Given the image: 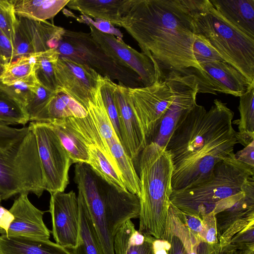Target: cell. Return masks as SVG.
<instances>
[{
	"mask_svg": "<svg viewBox=\"0 0 254 254\" xmlns=\"http://www.w3.org/2000/svg\"><path fill=\"white\" fill-rule=\"evenodd\" d=\"M18 23V17L15 14L12 6L0 11V30L14 44L15 30Z\"/></svg>",
	"mask_w": 254,
	"mask_h": 254,
	"instance_id": "39",
	"label": "cell"
},
{
	"mask_svg": "<svg viewBox=\"0 0 254 254\" xmlns=\"http://www.w3.org/2000/svg\"><path fill=\"white\" fill-rule=\"evenodd\" d=\"M132 0H69L66 6L82 14L121 27L122 18Z\"/></svg>",
	"mask_w": 254,
	"mask_h": 254,
	"instance_id": "19",
	"label": "cell"
},
{
	"mask_svg": "<svg viewBox=\"0 0 254 254\" xmlns=\"http://www.w3.org/2000/svg\"><path fill=\"white\" fill-rule=\"evenodd\" d=\"M14 47L12 42L0 30V73L13 61Z\"/></svg>",
	"mask_w": 254,
	"mask_h": 254,
	"instance_id": "42",
	"label": "cell"
},
{
	"mask_svg": "<svg viewBox=\"0 0 254 254\" xmlns=\"http://www.w3.org/2000/svg\"><path fill=\"white\" fill-rule=\"evenodd\" d=\"M79 209V228L72 254H102L94 228L82 198L77 195Z\"/></svg>",
	"mask_w": 254,
	"mask_h": 254,
	"instance_id": "26",
	"label": "cell"
},
{
	"mask_svg": "<svg viewBox=\"0 0 254 254\" xmlns=\"http://www.w3.org/2000/svg\"><path fill=\"white\" fill-rule=\"evenodd\" d=\"M139 166L138 231L143 235L162 239L173 191V166L170 154L165 147L151 142L141 152Z\"/></svg>",
	"mask_w": 254,
	"mask_h": 254,
	"instance_id": "5",
	"label": "cell"
},
{
	"mask_svg": "<svg viewBox=\"0 0 254 254\" xmlns=\"http://www.w3.org/2000/svg\"><path fill=\"white\" fill-rule=\"evenodd\" d=\"M204 227L202 242L212 245L218 243L215 214L213 211L202 218Z\"/></svg>",
	"mask_w": 254,
	"mask_h": 254,
	"instance_id": "41",
	"label": "cell"
},
{
	"mask_svg": "<svg viewBox=\"0 0 254 254\" xmlns=\"http://www.w3.org/2000/svg\"><path fill=\"white\" fill-rule=\"evenodd\" d=\"M33 54L35 53L29 37L22 21L18 17L14 44V60L28 57Z\"/></svg>",
	"mask_w": 254,
	"mask_h": 254,
	"instance_id": "36",
	"label": "cell"
},
{
	"mask_svg": "<svg viewBox=\"0 0 254 254\" xmlns=\"http://www.w3.org/2000/svg\"><path fill=\"white\" fill-rule=\"evenodd\" d=\"M163 79L171 90L173 99L149 143L154 142L166 148L179 121L196 103L198 85L195 76L190 71L182 73L171 71L166 73Z\"/></svg>",
	"mask_w": 254,
	"mask_h": 254,
	"instance_id": "10",
	"label": "cell"
},
{
	"mask_svg": "<svg viewBox=\"0 0 254 254\" xmlns=\"http://www.w3.org/2000/svg\"><path fill=\"white\" fill-rule=\"evenodd\" d=\"M163 240L169 241L171 247L169 254H187L180 240L174 236H165Z\"/></svg>",
	"mask_w": 254,
	"mask_h": 254,
	"instance_id": "47",
	"label": "cell"
},
{
	"mask_svg": "<svg viewBox=\"0 0 254 254\" xmlns=\"http://www.w3.org/2000/svg\"><path fill=\"white\" fill-rule=\"evenodd\" d=\"M178 210L183 222L191 232L199 237L202 241L204 227L202 219L199 216L187 214Z\"/></svg>",
	"mask_w": 254,
	"mask_h": 254,
	"instance_id": "43",
	"label": "cell"
},
{
	"mask_svg": "<svg viewBox=\"0 0 254 254\" xmlns=\"http://www.w3.org/2000/svg\"><path fill=\"white\" fill-rule=\"evenodd\" d=\"M54 72L59 92L86 109L98 88L99 74L86 65L63 57L54 64Z\"/></svg>",
	"mask_w": 254,
	"mask_h": 254,
	"instance_id": "13",
	"label": "cell"
},
{
	"mask_svg": "<svg viewBox=\"0 0 254 254\" xmlns=\"http://www.w3.org/2000/svg\"><path fill=\"white\" fill-rule=\"evenodd\" d=\"M74 181L92 221L102 254H115L114 241L117 232L127 221L139 217V197L109 183L87 163L76 164Z\"/></svg>",
	"mask_w": 254,
	"mask_h": 254,
	"instance_id": "3",
	"label": "cell"
},
{
	"mask_svg": "<svg viewBox=\"0 0 254 254\" xmlns=\"http://www.w3.org/2000/svg\"><path fill=\"white\" fill-rule=\"evenodd\" d=\"M1 200H1V197H0V202H1Z\"/></svg>",
	"mask_w": 254,
	"mask_h": 254,
	"instance_id": "50",
	"label": "cell"
},
{
	"mask_svg": "<svg viewBox=\"0 0 254 254\" xmlns=\"http://www.w3.org/2000/svg\"><path fill=\"white\" fill-rule=\"evenodd\" d=\"M69 0H11L17 17L35 21H44L54 17Z\"/></svg>",
	"mask_w": 254,
	"mask_h": 254,
	"instance_id": "24",
	"label": "cell"
},
{
	"mask_svg": "<svg viewBox=\"0 0 254 254\" xmlns=\"http://www.w3.org/2000/svg\"><path fill=\"white\" fill-rule=\"evenodd\" d=\"M238 109L240 119L233 123L238 125L237 138L239 143L246 146L254 140V84L240 96Z\"/></svg>",
	"mask_w": 254,
	"mask_h": 254,
	"instance_id": "28",
	"label": "cell"
},
{
	"mask_svg": "<svg viewBox=\"0 0 254 254\" xmlns=\"http://www.w3.org/2000/svg\"><path fill=\"white\" fill-rule=\"evenodd\" d=\"M190 72L195 76L198 93L217 94L218 92L240 97L253 84L239 71L225 62L200 63L198 69H192Z\"/></svg>",
	"mask_w": 254,
	"mask_h": 254,
	"instance_id": "14",
	"label": "cell"
},
{
	"mask_svg": "<svg viewBox=\"0 0 254 254\" xmlns=\"http://www.w3.org/2000/svg\"><path fill=\"white\" fill-rule=\"evenodd\" d=\"M192 51L198 64L210 61L225 62L209 42L200 34H195Z\"/></svg>",
	"mask_w": 254,
	"mask_h": 254,
	"instance_id": "35",
	"label": "cell"
},
{
	"mask_svg": "<svg viewBox=\"0 0 254 254\" xmlns=\"http://www.w3.org/2000/svg\"><path fill=\"white\" fill-rule=\"evenodd\" d=\"M88 115L82 106L63 92H58L35 122L49 123L55 120L74 117L83 118Z\"/></svg>",
	"mask_w": 254,
	"mask_h": 254,
	"instance_id": "25",
	"label": "cell"
},
{
	"mask_svg": "<svg viewBox=\"0 0 254 254\" xmlns=\"http://www.w3.org/2000/svg\"><path fill=\"white\" fill-rule=\"evenodd\" d=\"M44 190L36 139L29 128L10 150L0 151V196L6 200L15 195L32 193L39 197Z\"/></svg>",
	"mask_w": 254,
	"mask_h": 254,
	"instance_id": "7",
	"label": "cell"
},
{
	"mask_svg": "<svg viewBox=\"0 0 254 254\" xmlns=\"http://www.w3.org/2000/svg\"><path fill=\"white\" fill-rule=\"evenodd\" d=\"M88 25L93 39L108 55L132 69L143 86H150L159 79L152 62L146 55L137 51L123 39L103 33L90 24Z\"/></svg>",
	"mask_w": 254,
	"mask_h": 254,
	"instance_id": "16",
	"label": "cell"
},
{
	"mask_svg": "<svg viewBox=\"0 0 254 254\" xmlns=\"http://www.w3.org/2000/svg\"><path fill=\"white\" fill-rule=\"evenodd\" d=\"M235 157L241 162L254 168V140L235 154Z\"/></svg>",
	"mask_w": 254,
	"mask_h": 254,
	"instance_id": "44",
	"label": "cell"
},
{
	"mask_svg": "<svg viewBox=\"0 0 254 254\" xmlns=\"http://www.w3.org/2000/svg\"><path fill=\"white\" fill-rule=\"evenodd\" d=\"M171 245L165 240L155 239L153 242L154 254H169Z\"/></svg>",
	"mask_w": 254,
	"mask_h": 254,
	"instance_id": "48",
	"label": "cell"
},
{
	"mask_svg": "<svg viewBox=\"0 0 254 254\" xmlns=\"http://www.w3.org/2000/svg\"><path fill=\"white\" fill-rule=\"evenodd\" d=\"M234 115L216 99L208 111L196 103L181 119L166 147L173 166V190L208 180L217 163L234 155L239 142L232 125Z\"/></svg>",
	"mask_w": 254,
	"mask_h": 254,
	"instance_id": "2",
	"label": "cell"
},
{
	"mask_svg": "<svg viewBox=\"0 0 254 254\" xmlns=\"http://www.w3.org/2000/svg\"><path fill=\"white\" fill-rule=\"evenodd\" d=\"M227 22L254 39V0H209Z\"/></svg>",
	"mask_w": 254,
	"mask_h": 254,
	"instance_id": "20",
	"label": "cell"
},
{
	"mask_svg": "<svg viewBox=\"0 0 254 254\" xmlns=\"http://www.w3.org/2000/svg\"><path fill=\"white\" fill-rule=\"evenodd\" d=\"M29 121L24 105L11 88L0 81V125H26Z\"/></svg>",
	"mask_w": 254,
	"mask_h": 254,
	"instance_id": "27",
	"label": "cell"
},
{
	"mask_svg": "<svg viewBox=\"0 0 254 254\" xmlns=\"http://www.w3.org/2000/svg\"><path fill=\"white\" fill-rule=\"evenodd\" d=\"M28 127L35 137L45 190L50 193L64 191L73 163L69 154L49 124L31 122Z\"/></svg>",
	"mask_w": 254,
	"mask_h": 254,
	"instance_id": "9",
	"label": "cell"
},
{
	"mask_svg": "<svg viewBox=\"0 0 254 254\" xmlns=\"http://www.w3.org/2000/svg\"><path fill=\"white\" fill-rule=\"evenodd\" d=\"M165 236L177 237L187 254H197V247L202 241L187 227L180 216L178 209L172 204L169 207L163 237Z\"/></svg>",
	"mask_w": 254,
	"mask_h": 254,
	"instance_id": "29",
	"label": "cell"
},
{
	"mask_svg": "<svg viewBox=\"0 0 254 254\" xmlns=\"http://www.w3.org/2000/svg\"><path fill=\"white\" fill-rule=\"evenodd\" d=\"M19 18L24 26L35 53L57 48L65 29L47 21H35Z\"/></svg>",
	"mask_w": 254,
	"mask_h": 254,
	"instance_id": "23",
	"label": "cell"
},
{
	"mask_svg": "<svg viewBox=\"0 0 254 254\" xmlns=\"http://www.w3.org/2000/svg\"><path fill=\"white\" fill-rule=\"evenodd\" d=\"M35 65L34 54L18 58L3 68L0 73V81L10 86L33 72Z\"/></svg>",
	"mask_w": 254,
	"mask_h": 254,
	"instance_id": "32",
	"label": "cell"
},
{
	"mask_svg": "<svg viewBox=\"0 0 254 254\" xmlns=\"http://www.w3.org/2000/svg\"><path fill=\"white\" fill-rule=\"evenodd\" d=\"M58 92L53 91L39 84L24 105L29 121L35 122Z\"/></svg>",
	"mask_w": 254,
	"mask_h": 254,
	"instance_id": "34",
	"label": "cell"
},
{
	"mask_svg": "<svg viewBox=\"0 0 254 254\" xmlns=\"http://www.w3.org/2000/svg\"><path fill=\"white\" fill-rule=\"evenodd\" d=\"M207 0H132L121 27L152 62L159 79L165 71L198 69L193 54V15Z\"/></svg>",
	"mask_w": 254,
	"mask_h": 254,
	"instance_id": "1",
	"label": "cell"
},
{
	"mask_svg": "<svg viewBox=\"0 0 254 254\" xmlns=\"http://www.w3.org/2000/svg\"><path fill=\"white\" fill-rule=\"evenodd\" d=\"M39 84L34 70L33 72L29 75L8 86L19 98L24 107L25 104L30 98Z\"/></svg>",
	"mask_w": 254,
	"mask_h": 254,
	"instance_id": "38",
	"label": "cell"
},
{
	"mask_svg": "<svg viewBox=\"0 0 254 254\" xmlns=\"http://www.w3.org/2000/svg\"><path fill=\"white\" fill-rule=\"evenodd\" d=\"M29 130L28 127L16 128L0 125V151L10 150L23 139Z\"/></svg>",
	"mask_w": 254,
	"mask_h": 254,
	"instance_id": "37",
	"label": "cell"
},
{
	"mask_svg": "<svg viewBox=\"0 0 254 254\" xmlns=\"http://www.w3.org/2000/svg\"><path fill=\"white\" fill-rule=\"evenodd\" d=\"M116 85L117 83L110 78L99 75L98 86L102 100L116 133L121 142L119 120L113 97Z\"/></svg>",
	"mask_w": 254,
	"mask_h": 254,
	"instance_id": "33",
	"label": "cell"
},
{
	"mask_svg": "<svg viewBox=\"0 0 254 254\" xmlns=\"http://www.w3.org/2000/svg\"><path fill=\"white\" fill-rule=\"evenodd\" d=\"M49 210L52 233L57 244L68 250L77 243L79 228V209L75 192L51 193Z\"/></svg>",
	"mask_w": 254,
	"mask_h": 254,
	"instance_id": "15",
	"label": "cell"
},
{
	"mask_svg": "<svg viewBox=\"0 0 254 254\" xmlns=\"http://www.w3.org/2000/svg\"><path fill=\"white\" fill-rule=\"evenodd\" d=\"M195 34L203 36L221 58L254 83V39L225 20L209 0L193 15Z\"/></svg>",
	"mask_w": 254,
	"mask_h": 254,
	"instance_id": "6",
	"label": "cell"
},
{
	"mask_svg": "<svg viewBox=\"0 0 254 254\" xmlns=\"http://www.w3.org/2000/svg\"><path fill=\"white\" fill-rule=\"evenodd\" d=\"M49 124L67 151L73 163H88V146L96 145L109 161L107 153L91 116L55 120Z\"/></svg>",
	"mask_w": 254,
	"mask_h": 254,
	"instance_id": "12",
	"label": "cell"
},
{
	"mask_svg": "<svg viewBox=\"0 0 254 254\" xmlns=\"http://www.w3.org/2000/svg\"><path fill=\"white\" fill-rule=\"evenodd\" d=\"M28 194H20L14 200L9 210L14 219L4 235L49 240L50 231L43 221L44 212L32 204Z\"/></svg>",
	"mask_w": 254,
	"mask_h": 254,
	"instance_id": "18",
	"label": "cell"
},
{
	"mask_svg": "<svg viewBox=\"0 0 254 254\" xmlns=\"http://www.w3.org/2000/svg\"><path fill=\"white\" fill-rule=\"evenodd\" d=\"M34 56V73L39 83L53 91L59 92L54 72V64L60 57L57 50L51 49L35 53Z\"/></svg>",
	"mask_w": 254,
	"mask_h": 254,
	"instance_id": "30",
	"label": "cell"
},
{
	"mask_svg": "<svg viewBox=\"0 0 254 254\" xmlns=\"http://www.w3.org/2000/svg\"><path fill=\"white\" fill-rule=\"evenodd\" d=\"M155 238L140 233L131 220L126 222L117 232L114 241L115 254H154Z\"/></svg>",
	"mask_w": 254,
	"mask_h": 254,
	"instance_id": "22",
	"label": "cell"
},
{
	"mask_svg": "<svg viewBox=\"0 0 254 254\" xmlns=\"http://www.w3.org/2000/svg\"><path fill=\"white\" fill-rule=\"evenodd\" d=\"M222 248L218 254H254V244L235 246L230 244Z\"/></svg>",
	"mask_w": 254,
	"mask_h": 254,
	"instance_id": "45",
	"label": "cell"
},
{
	"mask_svg": "<svg viewBox=\"0 0 254 254\" xmlns=\"http://www.w3.org/2000/svg\"><path fill=\"white\" fill-rule=\"evenodd\" d=\"M254 175V168L237 160L234 154L217 163L208 180L192 187L173 190L171 204L201 218L213 211L216 214L244 195L245 183Z\"/></svg>",
	"mask_w": 254,
	"mask_h": 254,
	"instance_id": "4",
	"label": "cell"
},
{
	"mask_svg": "<svg viewBox=\"0 0 254 254\" xmlns=\"http://www.w3.org/2000/svg\"><path fill=\"white\" fill-rule=\"evenodd\" d=\"M129 101L148 145L166 111L173 94L163 79L148 86L128 87Z\"/></svg>",
	"mask_w": 254,
	"mask_h": 254,
	"instance_id": "11",
	"label": "cell"
},
{
	"mask_svg": "<svg viewBox=\"0 0 254 254\" xmlns=\"http://www.w3.org/2000/svg\"><path fill=\"white\" fill-rule=\"evenodd\" d=\"M0 254H72L67 249L49 240L20 236H0Z\"/></svg>",
	"mask_w": 254,
	"mask_h": 254,
	"instance_id": "21",
	"label": "cell"
},
{
	"mask_svg": "<svg viewBox=\"0 0 254 254\" xmlns=\"http://www.w3.org/2000/svg\"><path fill=\"white\" fill-rule=\"evenodd\" d=\"M12 6L11 0H0V11Z\"/></svg>",
	"mask_w": 254,
	"mask_h": 254,
	"instance_id": "49",
	"label": "cell"
},
{
	"mask_svg": "<svg viewBox=\"0 0 254 254\" xmlns=\"http://www.w3.org/2000/svg\"><path fill=\"white\" fill-rule=\"evenodd\" d=\"M60 57L86 65L99 75L117 80L129 88L143 87L137 74L130 67L108 55L91 34L64 29L56 49Z\"/></svg>",
	"mask_w": 254,
	"mask_h": 254,
	"instance_id": "8",
	"label": "cell"
},
{
	"mask_svg": "<svg viewBox=\"0 0 254 254\" xmlns=\"http://www.w3.org/2000/svg\"><path fill=\"white\" fill-rule=\"evenodd\" d=\"M70 16L74 17L80 22L84 23L87 25L90 24L103 33L112 34L119 39H123V35L121 32L106 20L96 19V21H93L90 17L83 14L80 15L79 17H77L72 14Z\"/></svg>",
	"mask_w": 254,
	"mask_h": 254,
	"instance_id": "40",
	"label": "cell"
},
{
	"mask_svg": "<svg viewBox=\"0 0 254 254\" xmlns=\"http://www.w3.org/2000/svg\"><path fill=\"white\" fill-rule=\"evenodd\" d=\"M88 155L87 164L96 172L109 183L124 190H127L121 175L115 169L96 145H89Z\"/></svg>",
	"mask_w": 254,
	"mask_h": 254,
	"instance_id": "31",
	"label": "cell"
},
{
	"mask_svg": "<svg viewBox=\"0 0 254 254\" xmlns=\"http://www.w3.org/2000/svg\"><path fill=\"white\" fill-rule=\"evenodd\" d=\"M119 120L121 142L133 161L147 146V142L130 103L128 87L117 84L113 92Z\"/></svg>",
	"mask_w": 254,
	"mask_h": 254,
	"instance_id": "17",
	"label": "cell"
},
{
	"mask_svg": "<svg viewBox=\"0 0 254 254\" xmlns=\"http://www.w3.org/2000/svg\"><path fill=\"white\" fill-rule=\"evenodd\" d=\"M14 219V216L9 210L0 205V234L4 235Z\"/></svg>",
	"mask_w": 254,
	"mask_h": 254,
	"instance_id": "46",
	"label": "cell"
}]
</instances>
